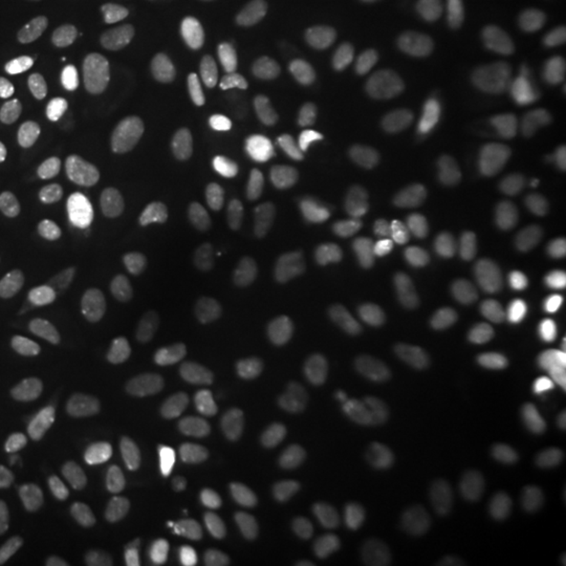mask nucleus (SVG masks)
Masks as SVG:
<instances>
[{"label":"nucleus","instance_id":"22","mask_svg":"<svg viewBox=\"0 0 566 566\" xmlns=\"http://www.w3.org/2000/svg\"><path fill=\"white\" fill-rule=\"evenodd\" d=\"M95 3H117V0H95Z\"/></svg>","mask_w":566,"mask_h":566},{"label":"nucleus","instance_id":"17","mask_svg":"<svg viewBox=\"0 0 566 566\" xmlns=\"http://www.w3.org/2000/svg\"><path fill=\"white\" fill-rule=\"evenodd\" d=\"M44 277L41 255L17 233L0 230V293L7 296H22L35 290Z\"/></svg>","mask_w":566,"mask_h":566},{"label":"nucleus","instance_id":"2","mask_svg":"<svg viewBox=\"0 0 566 566\" xmlns=\"http://www.w3.org/2000/svg\"><path fill=\"white\" fill-rule=\"evenodd\" d=\"M431 400V368L412 349L365 359L334 406V447L346 460H378L403 444Z\"/></svg>","mask_w":566,"mask_h":566},{"label":"nucleus","instance_id":"18","mask_svg":"<svg viewBox=\"0 0 566 566\" xmlns=\"http://www.w3.org/2000/svg\"><path fill=\"white\" fill-rule=\"evenodd\" d=\"M542 95H545V107L551 114L554 126L560 129L566 139V51L554 54L545 66V80H542Z\"/></svg>","mask_w":566,"mask_h":566},{"label":"nucleus","instance_id":"13","mask_svg":"<svg viewBox=\"0 0 566 566\" xmlns=\"http://www.w3.org/2000/svg\"><path fill=\"white\" fill-rule=\"evenodd\" d=\"M98 192H102V180L92 170L63 167L25 182L13 199V208L25 223H51L85 211L98 199Z\"/></svg>","mask_w":566,"mask_h":566},{"label":"nucleus","instance_id":"6","mask_svg":"<svg viewBox=\"0 0 566 566\" xmlns=\"http://www.w3.org/2000/svg\"><path fill=\"white\" fill-rule=\"evenodd\" d=\"M145 61L133 48H114L63 82L51 102V114L61 129L80 133L111 120L129 95L139 88Z\"/></svg>","mask_w":566,"mask_h":566},{"label":"nucleus","instance_id":"10","mask_svg":"<svg viewBox=\"0 0 566 566\" xmlns=\"http://www.w3.org/2000/svg\"><path fill=\"white\" fill-rule=\"evenodd\" d=\"M66 334V315L57 300L41 296L22 303L0 327V363L13 371H39L57 356Z\"/></svg>","mask_w":566,"mask_h":566},{"label":"nucleus","instance_id":"12","mask_svg":"<svg viewBox=\"0 0 566 566\" xmlns=\"http://www.w3.org/2000/svg\"><path fill=\"white\" fill-rule=\"evenodd\" d=\"M182 506L180 475L158 469L123 491L111 510V523L123 538H151L177 523Z\"/></svg>","mask_w":566,"mask_h":566},{"label":"nucleus","instance_id":"3","mask_svg":"<svg viewBox=\"0 0 566 566\" xmlns=\"http://www.w3.org/2000/svg\"><path fill=\"white\" fill-rule=\"evenodd\" d=\"M196 510L205 535L237 557L274 560L300 538V516L290 501L237 465L205 469L196 485Z\"/></svg>","mask_w":566,"mask_h":566},{"label":"nucleus","instance_id":"15","mask_svg":"<svg viewBox=\"0 0 566 566\" xmlns=\"http://www.w3.org/2000/svg\"><path fill=\"white\" fill-rule=\"evenodd\" d=\"M202 303L189 293H164L145 308L139 322V346L151 363L167 365L180 356L202 327Z\"/></svg>","mask_w":566,"mask_h":566},{"label":"nucleus","instance_id":"5","mask_svg":"<svg viewBox=\"0 0 566 566\" xmlns=\"http://www.w3.org/2000/svg\"><path fill=\"white\" fill-rule=\"evenodd\" d=\"M453 214L465 240L485 249L516 245L526 233L520 189L494 161H472L453 186Z\"/></svg>","mask_w":566,"mask_h":566},{"label":"nucleus","instance_id":"1","mask_svg":"<svg viewBox=\"0 0 566 566\" xmlns=\"http://www.w3.org/2000/svg\"><path fill=\"white\" fill-rule=\"evenodd\" d=\"M252 255L271 281H305L331 240V205L322 177L300 161L277 158L249 189Z\"/></svg>","mask_w":566,"mask_h":566},{"label":"nucleus","instance_id":"8","mask_svg":"<svg viewBox=\"0 0 566 566\" xmlns=\"http://www.w3.org/2000/svg\"><path fill=\"white\" fill-rule=\"evenodd\" d=\"M516 457L532 479L557 482L566 475V390L545 385L532 390L513 428Z\"/></svg>","mask_w":566,"mask_h":566},{"label":"nucleus","instance_id":"4","mask_svg":"<svg viewBox=\"0 0 566 566\" xmlns=\"http://www.w3.org/2000/svg\"><path fill=\"white\" fill-rule=\"evenodd\" d=\"M403 107V82L394 73H371L315 95L303 107V133L327 151H356L378 136Z\"/></svg>","mask_w":566,"mask_h":566},{"label":"nucleus","instance_id":"14","mask_svg":"<svg viewBox=\"0 0 566 566\" xmlns=\"http://www.w3.org/2000/svg\"><path fill=\"white\" fill-rule=\"evenodd\" d=\"M85 262L111 300H126L139 290L142 255L133 233L120 221H98L85 233Z\"/></svg>","mask_w":566,"mask_h":566},{"label":"nucleus","instance_id":"7","mask_svg":"<svg viewBox=\"0 0 566 566\" xmlns=\"http://www.w3.org/2000/svg\"><path fill=\"white\" fill-rule=\"evenodd\" d=\"M120 403V378L102 363L73 365L54 390V428L63 441L85 444L102 434Z\"/></svg>","mask_w":566,"mask_h":566},{"label":"nucleus","instance_id":"20","mask_svg":"<svg viewBox=\"0 0 566 566\" xmlns=\"http://www.w3.org/2000/svg\"><path fill=\"white\" fill-rule=\"evenodd\" d=\"M126 566H186V560L174 551H151V554H142L136 560H129Z\"/></svg>","mask_w":566,"mask_h":566},{"label":"nucleus","instance_id":"19","mask_svg":"<svg viewBox=\"0 0 566 566\" xmlns=\"http://www.w3.org/2000/svg\"><path fill=\"white\" fill-rule=\"evenodd\" d=\"M20 472V444L17 438L0 424V488L13 485Z\"/></svg>","mask_w":566,"mask_h":566},{"label":"nucleus","instance_id":"21","mask_svg":"<svg viewBox=\"0 0 566 566\" xmlns=\"http://www.w3.org/2000/svg\"><path fill=\"white\" fill-rule=\"evenodd\" d=\"M564 264H566V230H564Z\"/></svg>","mask_w":566,"mask_h":566},{"label":"nucleus","instance_id":"11","mask_svg":"<svg viewBox=\"0 0 566 566\" xmlns=\"http://www.w3.org/2000/svg\"><path fill=\"white\" fill-rule=\"evenodd\" d=\"M303 32L312 51V63L324 73L368 61L387 44V32L378 22L346 10H318L305 17Z\"/></svg>","mask_w":566,"mask_h":566},{"label":"nucleus","instance_id":"9","mask_svg":"<svg viewBox=\"0 0 566 566\" xmlns=\"http://www.w3.org/2000/svg\"><path fill=\"white\" fill-rule=\"evenodd\" d=\"M233 107V92L214 73H192L177 80L155 107V123L167 139L199 142L221 129Z\"/></svg>","mask_w":566,"mask_h":566},{"label":"nucleus","instance_id":"23","mask_svg":"<svg viewBox=\"0 0 566 566\" xmlns=\"http://www.w3.org/2000/svg\"><path fill=\"white\" fill-rule=\"evenodd\" d=\"M318 566H346V564H318Z\"/></svg>","mask_w":566,"mask_h":566},{"label":"nucleus","instance_id":"16","mask_svg":"<svg viewBox=\"0 0 566 566\" xmlns=\"http://www.w3.org/2000/svg\"><path fill=\"white\" fill-rule=\"evenodd\" d=\"M186 255L202 271H227L237 259V233L233 214L221 196H199L186 211L182 227Z\"/></svg>","mask_w":566,"mask_h":566}]
</instances>
